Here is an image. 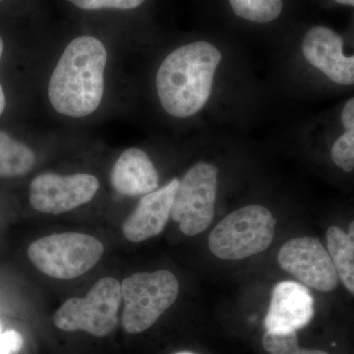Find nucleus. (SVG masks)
<instances>
[{
  "mask_svg": "<svg viewBox=\"0 0 354 354\" xmlns=\"http://www.w3.org/2000/svg\"><path fill=\"white\" fill-rule=\"evenodd\" d=\"M276 225V218L265 207H243L214 227L209 236V250L223 260H242L257 255L271 245Z\"/></svg>",
  "mask_w": 354,
  "mask_h": 354,
  "instance_id": "7ed1b4c3",
  "label": "nucleus"
},
{
  "mask_svg": "<svg viewBox=\"0 0 354 354\" xmlns=\"http://www.w3.org/2000/svg\"><path fill=\"white\" fill-rule=\"evenodd\" d=\"M235 15L254 23H270L283 11V0H228Z\"/></svg>",
  "mask_w": 354,
  "mask_h": 354,
  "instance_id": "f3484780",
  "label": "nucleus"
},
{
  "mask_svg": "<svg viewBox=\"0 0 354 354\" xmlns=\"http://www.w3.org/2000/svg\"><path fill=\"white\" fill-rule=\"evenodd\" d=\"M74 6L85 10L113 8L127 10L142 6L145 0H68Z\"/></svg>",
  "mask_w": 354,
  "mask_h": 354,
  "instance_id": "6ab92c4d",
  "label": "nucleus"
},
{
  "mask_svg": "<svg viewBox=\"0 0 354 354\" xmlns=\"http://www.w3.org/2000/svg\"><path fill=\"white\" fill-rule=\"evenodd\" d=\"M111 185L125 196H140L158 189V176L152 160L138 148L127 149L113 167Z\"/></svg>",
  "mask_w": 354,
  "mask_h": 354,
  "instance_id": "ddd939ff",
  "label": "nucleus"
},
{
  "mask_svg": "<svg viewBox=\"0 0 354 354\" xmlns=\"http://www.w3.org/2000/svg\"><path fill=\"white\" fill-rule=\"evenodd\" d=\"M178 293V279L167 270L127 277L121 283L123 330L135 335L150 329L176 302Z\"/></svg>",
  "mask_w": 354,
  "mask_h": 354,
  "instance_id": "20e7f679",
  "label": "nucleus"
},
{
  "mask_svg": "<svg viewBox=\"0 0 354 354\" xmlns=\"http://www.w3.org/2000/svg\"><path fill=\"white\" fill-rule=\"evenodd\" d=\"M108 51L94 37L74 39L51 75L48 97L58 113L85 118L99 108L104 97Z\"/></svg>",
  "mask_w": 354,
  "mask_h": 354,
  "instance_id": "f257e3e1",
  "label": "nucleus"
},
{
  "mask_svg": "<svg viewBox=\"0 0 354 354\" xmlns=\"http://www.w3.org/2000/svg\"><path fill=\"white\" fill-rule=\"evenodd\" d=\"M218 174L216 165L198 162L179 181L171 218L187 236L201 234L213 221Z\"/></svg>",
  "mask_w": 354,
  "mask_h": 354,
  "instance_id": "0eeeda50",
  "label": "nucleus"
},
{
  "mask_svg": "<svg viewBox=\"0 0 354 354\" xmlns=\"http://www.w3.org/2000/svg\"><path fill=\"white\" fill-rule=\"evenodd\" d=\"M36 157L29 147L0 131V177H18L34 167Z\"/></svg>",
  "mask_w": 354,
  "mask_h": 354,
  "instance_id": "2eb2a0df",
  "label": "nucleus"
},
{
  "mask_svg": "<svg viewBox=\"0 0 354 354\" xmlns=\"http://www.w3.org/2000/svg\"><path fill=\"white\" fill-rule=\"evenodd\" d=\"M1 1H2V0H0V2H1Z\"/></svg>",
  "mask_w": 354,
  "mask_h": 354,
  "instance_id": "b1692460",
  "label": "nucleus"
},
{
  "mask_svg": "<svg viewBox=\"0 0 354 354\" xmlns=\"http://www.w3.org/2000/svg\"><path fill=\"white\" fill-rule=\"evenodd\" d=\"M337 3L342 4V6H353L354 0H334Z\"/></svg>",
  "mask_w": 354,
  "mask_h": 354,
  "instance_id": "4be33fe9",
  "label": "nucleus"
},
{
  "mask_svg": "<svg viewBox=\"0 0 354 354\" xmlns=\"http://www.w3.org/2000/svg\"><path fill=\"white\" fill-rule=\"evenodd\" d=\"M174 354H197V353H192V351H178V353H176Z\"/></svg>",
  "mask_w": 354,
  "mask_h": 354,
  "instance_id": "5701e85b",
  "label": "nucleus"
},
{
  "mask_svg": "<svg viewBox=\"0 0 354 354\" xmlns=\"http://www.w3.org/2000/svg\"><path fill=\"white\" fill-rule=\"evenodd\" d=\"M4 44L0 37V59H1L2 53H3ZM4 109H6V95H4L3 88H2L1 84H0V116L3 113Z\"/></svg>",
  "mask_w": 354,
  "mask_h": 354,
  "instance_id": "412c9836",
  "label": "nucleus"
},
{
  "mask_svg": "<svg viewBox=\"0 0 354 354\" xmlns=\"http://www.w3.org/2000/svg\"><path fill=\"white\" fill-rule=\"evenodd\" d=\"M281 269L302 285L322 292H330L339 285V274L329 252L317 237L291 239L278 254Z\"/></svg>",
  "mask_w": 354,
  "mask_h": 354,
  "instance_id": "6e6552de",
  "label": "nucleus"
},
{
  "mask_svg": "<svg viewBox=\"0 0 354 354\" xmlns=\"http://www.w3.org/2000/svg\"><path fill=\"white\" fill-rule=\"evenodd\" d=\"M99 187V180L92 174H41L30 185V203L41 213L59 215L90 202Z\"/></svg>",
  "mask_w": 354,
  "mask_h": 354,
  "instance_id": "1a4fd4ad",
  "label": "nucleus"
},
{
  "mask_svg": "<svg viewBox=\"0 0 354 354\" xmlns=\"http://www.w3.org/2000/svg\"><path fill=\"white\" fill-rule=\"evenodd\" d=\"M262 342L266 351L271 354H329L319 349L300 348L297 332L279 333L266 330Z\"/></svg>",
  "mask_w": 354,
  "mask_h": 354,
  "instance_id": "a211bd4d",
  "label": "nucleus"
},
{
  "mask_svg": "<svg viewBox=\"0 0 354 354\" xmlns=\"http://www.w3.org/2000/svg\"><path fill=\"white\" fill-rule=\"evenodd\" d=\"M344 39L326 26H315L305 34L302 53L309 64L330 80L342 86L354 85V55L342 51Z\"/></svg>",
  "mask_w": 354,
  "mask_h": 354,
  "instance_id": "9d476101",
  "label": "nucleus"
},
{
  "mask_svg": "<svg viewBox=\"0 0 354 354\" xmlns=\"http://www.w3.org/2000/svg\"><path fill=\"white\" fill-rule=\"evenodd\" d=\"M314 315V299L307 286L295 281H281L272 290L265 318L266 330L297 332L306 327Z\"/></svg>",
  "mask_w": 354,
  "mask_h": 354,
  "instance_id": "9b49d317",
  "label": "nucleus"
},
{
  "mask_svg": "<svg viewBox=\"0 0 354 354\" xmlns=\"http://www.w3.org/2000/svg\"><path fill=\"white\" fill-rule=\"evenodd\" d=\"M32 265L50 278L72 279L95 267L104 254V245L92 235L64 232L41 237L28 247Z\"/></svg>",
  "mask_w": 354,
  "mask_h": 354,
  "instance_id": "39448f33",
  "label": "nucleus"
},
{
  "mask_svg": "<svg viewBox=\"0 0 354 354\" xmlns=\"http://www.w3.org/2000/svg\"><path fill=\"white\" fill-rule=\"evenodd\" d=\"M178 186V179L174 178L164 187L141 198L122 225L123 235L127 241L137 243L162 234L171 216Z\"/></svg>",
  "mask_w": 354,
  "mask_h": 354,
  "instance_id": "f8f14e48",
  "label": "nucleus"
},
{
  "mask_svg": "<svg viewBox=\"0 0 354 354\" xmlns=\"http://www.w3.org/2000/svg\"><path fill=\"white\" fill-rule=\"evenodd\" d=\"M342 122L344 132L335 140L330 150V158L342 171L351 172L354 169V97L344 104Z\"/></svg>",
  "mask_w": 354,
  "mask_h": 354,
  "instance_id": "dca6fc26",
  "label": "nucleus"
},
{
  "mask_svg": "<svg viewBox=\"0 0 354 354\" xmlns=\"http://www.w3.org/2000/svg\"><path fill=\"white\" fill-rule=\"evenodd\" d=\"M327 247L339 278L354 295V220L349 223L348 234L335 225L328 228Z\"/></svg>",
  "mask_w": 354,
  "mask_h": 354,
  "instance_id": "4468645a",
  "label": "nucleus"
},
{
  "mask_svg": "<svg viewBox=\"0 0 354 354\" xmlns=\"http://www.w3.org/2000/svg\"><path fill=\"white\" fill-rule=\"evenodd\" d=\"M121 300L120 281L104 277L92 286L87 297L65 301L53 315V324L64 332L84 330L95 337H106L118 326Z\"/></svg>",
  "mask_w": 354,
  "mask_h": 354,
  "instance_id": "423d86ee",
  "label": "nucleus"
},
{
  "mask_svg": "<svg viewBox=\"0 0 354 354\" xmlns=\"http://www.w3.org/2000/svg\"><path fill=\"white\" fill-rule=\"evenodd\" d=\"M23 335L15 330L2 332L0 326V354H17L23 348Z\"/></svg>",
  "mask_w": 354,
  "mask_h": 354,
  "instance_id": "aec40b11",
  "label": "nucleus"
},
{
  "mask_svg": "<svg viewBox=\"0 0 354 354\" xmlns=\"http://www.w3.org/2000/svg\"><path fill=\"white\" fill-rule=\"evenodd\" d=\"M221 60V51L207 41L185 44L167 55L156 79L165 111L180 118L201 111L211 95Z\"/></svg>",
  "mask_w": 354,
  "mask_h": 354,
  "instance_id": "f03ea898",
  "label": "nucleus"
}]
</instances>
